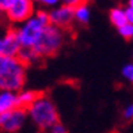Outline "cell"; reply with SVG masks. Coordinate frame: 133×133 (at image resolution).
Returning a JSON list of instances; mask_svg holds the SVG:
<instances>
[{
    "mask_svg": "<svg viewBox=\"0 0 133 133\" xmlns=\"http://www.w3.org/2000/svg\"><path fill=\"white\" fill-rule=\"evenodd\" d=\"M132 57H133V50H132Z\"/></svg>",
    "mask_w": 133,
    "mask_h": 133,
    "instance_id": "obj_24",
    "label": "cell"
},
{
    "mask_svg": "<svg viewBox=\"0 0 133 133\" xmlns=\"http://www.w3.org/2000/svg\"><path fill=\"white\" fill-rule=\"evenodd\" d=\"M33 2H34L35 5L41 7V10L42 8H50V10H53V8L58 7L60 3H61V0H33Z\"/></svg>",
    "mask_w": 133,
    "mask_h": 133,
    "instance_id": "obj_14",
    "label": "cell"
},
{
    "mask_svg": "<svg viewBox=\"0 0 133 133\" xmlns=\"http://www.w3.org/2000/svg\"><path fill=\"white\" fill-rule=\"evenodd\" d=\"M37 11L33 0H11L4 10V18L11 25H22L29 21Z\"/></svg>",
    "mask_w": 133,
    "mask_h": 133,
    "instance_id": "obj_5",
    "label": "cell"
},
{
    "mask_svg": "<svg viewBox=\"0 0 133 133\" xmlns=\"http://www.w3.org/2000/svg\"><path fill=\"white\" fill-rule=\"evenodd\" d=\"M26 68L18 57H5L0 54V90L19 92L26 83Z\"/></svg>",
    "mask_w": 133,
    "mask_h": 133,
    "instance_id": "obj_2",
    "label": "cell"
},
{
    "mask_svg": "<svg viewBox=\"0 0 133 133\" xmlns=\"http://www.w3.org/2000/svg\"><path fill=\"white\" fill-rule=\"evenodd\" d=\"M48 12H49L50 25L56 26L61 30L71 27V25L75 21V10L64 4H60L58 7L48 11Z\"/></svg>",
    "mask_w": 133,
    "mask_h": 133,
    "instance_id": "obj_6",
    "label": "cell"
},
{
    "mask_svg": "<svg viewBox=\"0 0 133 133\" xmlns=\"http://www.w3.org/2000/svg\"><path fill=\"white\" fill-rule=\"evenodd\" d=\"M27 110L22 107H16L12 111H8L4 114L3 117V122H2V128L4 132L7 133H15L18 130L22 129V126L25 125L26 119H27Z\"/></svg>",
    "mask_w": 133,
    "mask_h": 133,
    "instance_id": "obj_7",
    "label": "cell"
},
{
    "mask_svg": "<svg viewBox=\"0 0 133 133\" xmlns=\"http://www.w3.org/2000/svg\"><path fill=\"white\" fill-rule=\"evenodd\" d=\"M126 11V18H128V23H130V25H133V10L132 8H125Z\"/></svg>",
    "mask_w": 133,
    "mask_h": 133,
    "instance_id": "obj_20",
    "label": "cell"
},
{
    "mask_svg": "<svg viewBox=\"0 0 133 133\" xmlns=\"http://www.w3.org/2000/svg\"><path fill=\"white\" fill-rule=\"evenodd\" d=\"M90 18H91V12H90V8L86 4H82L75 8V21L77 23L86 25V23H88Z\"/></svg>",
    "mask_w": 133,
    "mask_h": 133,
    "instance_id": "obj_13",
    "label": "cell"
},
{
    "mask_svg": "<svg viewBox=\"0 0 133 133\" xmlns=\"http://www.w3.org/2000/svg\"><path fill=\"white\" fill-rule=\"evenodd\" d=\"M38 92L33 91V90H22V91L18 92V107L22 109H27L31 106L35 99L38 98Z\"/></svg>",
    "mask_w": 133,
    "mask_h": 133,
    "instance_id": "obj_11",
    "label": "cell"
},
{
    "mask_svg": "<svg viewBox=\"0 0 133 133\" xmlns=\"http://www.w3.org/2000/svg\"><path fill=\"white\" fill-rule=\"evenodd\" d=\"M61 4L68 5V7L75 10L76 7H79V5L84 4V0H61Z\"/></svg>",
    "mask_w": 133,
    "mask_h": 133,
    "instance_id": "obj_18",
    "label": "cell"
},
{
    "mask_svg": "<svg viewBox=\"0 0 133 133\" xmlns=\"http://www.w3.org/2000/svg\"><path fill=\"white\" fill-rule=\"evenodd\" d=\"M65 42V31L53 25H49L42 34L38 45L34 48V52L39 56V58L49 57L56 54Z\"/></svg>",
    "mask_w": 133,
    "mask_h": 133,
    "instance_id": "obj_4",
    "label": "cell"
},
{
    "mask_svg": "<svg viewBox=\"0 0 133 133\" xmlns=\"http://www.w3.org/2000/svg\"><path fill=\"white\" fill-rule=\"evenodd\" d=\"M27 116L38 129L48 132L58 124V111L53 99L46 94H39L35 102L27 109Z\"/></svg>",
    "mask_w": 133,
    "mask_h": 133,
    "instance_id": "obj_3",
    "label": "cell"
},
{
    "mask_svg": "<svg viewBox=\"0 0 133 133\" xmlns=\"http://www.w3.org/2000/svg\"><path fill=\"white\" fill-rule=\"evenodd\" d=\"M49 25H50L49 12L45 10H38L29 21L16 26V29L14 30L21 48L34 49L38 45L42 34H44V31Z\"/></svg>",
    "mask_w": 133,
    "mask_h": 133,
    "instance_id": "obj_1",
    "label": "cell"
},
{
    "mask_svg": "<svg viewBox=\"0 0 133 133\" xmlns=\"http://www.w3.org/2000/svg\"><path fill=\"white\" fill-rule=\"evenodd\" d=\"M46 133H68V130H66V128L61 122H58L57 125H54L53 128H50Z\"/></svg>",
    "mask_w": 133,
    "mask_h": 133,
    "instance_id": "obj_19",
    "label": "cell"
},
{
    "mask_svg": "<svg viewBox=\"0 0 133 133\" xmlns=\"http://www.w3.org/2000/svg\"><path fill=\"white\" fill-rule=\"evenodd\" d=\"M21 50L19 41L16 38L15 30H4L0 31V54L5 57H18Z\"/></svg>",
    "mask_w": 133,
    "mask_h": 133,
    "instance_id": "obj_8",
    "label": "cell"
},
{
    "mask_svg": "<svg viewBox=\"0 0 133 133\" xmlns=\"http://www.w3.org/2000/svg\"><path fill=\"white\" fill-rule=\"evenodd\" d=\"M122 116L125 119H133V103H129L124 107Z\"/></svg>",
    "mask_w": 133,
    "mask_h": 133,
    "instance_id": "obj_17",
    "label": "cell"
},
{
    "mask_svg": "<svg viewBox=\"0 0 133 133\" xmlns=\"http://www.w3.org/2000/svg\"><path fill=\"white\" fill-rule=\"evenodd\" d=\"M118 34L122 38L128 39V41H133V25L126 23L125 26H122L121 29H118Z\"/></svg>",
    "mask_w": 133,
    "mask_h": 133,
    "instance_id": "obj_15",
    "label": "cell"
},
{
    "mask_svg": "<svg viewBox=\"0 0 133 133\" xmlns=\"http://www.w3.org/2000/svg\"><path fill=\"white\" fill-rule=\"evenodd\" d=\"M121 74H122V77L133 84V63H128L122 66V71H121Z\"/></svg>",
    "mask_w": 133,
    "mask_h": 133,
    "instance_id": "obj_16",
    "label": "cell"
},
{
    "mask_svg": "<svg viewBox=\"0 0 133 133\" xmlns=\"http://www.w3.org/2000/svg\"><path fill=\"white\" fill-rule=\"evenodd\" d=\"M126 7L133 10V0H128V2H126Z\"/></svg>",
    "mask_w": 133,
    "mask_h": 133,
    "instance_id": "obj_22",
    "label": "cell"
},
{
    "mask_svg": "<svg viewBox=\"0 0 133 133\" xmlns=\"http://www.w3.org/2000/svg\"><path fill=\"white\" fill-rule=\"evenodd\" d=\"M11 0H0V11L2 12H4V10L7 8V5L10 4Z\"/></svg>",
    "mask_w": 133,
    "mask_h": 133,
    "instance_id": "obj_21",
    "label": "cell"
},
{
    "mask_svg": "<svg viewBox=\"0 0 133 133\" xmlns=\"http://www.w3.org/2000/svg\"><path fill=\"white\" fill-rule=\"evenodd\" d=\"M18 58H19L23 64H26V65L35 64V63H38L41 60L39 56L33 49H27V48H21L19 53H18Z\"/></svg>",
    "mask_w": 133,
    "mask_h": 133,
    "instance_id": "obj_12",
    "label": "cell"
},
{
    "mask_svg": "<svg viewBox=\"0 0 133 133\" xmlns=\"http://www.w3.org/2000/svg\"><path fill=\"white\" fill-rule=\"evenodd\" d=\"M3 16L4 15H2V11H0V29H2V26H3Z\"/></svg>",
    "mask_w": 133,
    "mask_h": 133,
    "instance_id": "obj_23",
    "label": "cell"
},
{
    "mask_svg": "<svg viewBox=\"0 0 133 133\" xmlns=\"http://www.w3.org/2000/svg\"><path fill=\"white\" fill-rule=\"evenodd\" d=\"M18 107V92L0 90V113L5 114Z\"/></svg>",
    "mask_w": 133,
    "mask_h": 133,
    "instance_id": "obj_9",
    "label": "cell"
},
{
    "mask_svg": "<svg viewBox=\"0 0 133 133\" xmlns=\"http://www.w3.org/2000/svg\"><path fill=\"white\" fill-rule=\"evenodd\" d=\"M109 19H110L111 25L114 27L121 29L122 26H125L126 23H128V18H126V11L125 8L122 7H114L110 10V12H109Z\"/></svg>",
    "mask_w": 133,
    "mask_h": 133,
    "instance_id": "obj_10",
    "label": "cell"
}]
</instances>
